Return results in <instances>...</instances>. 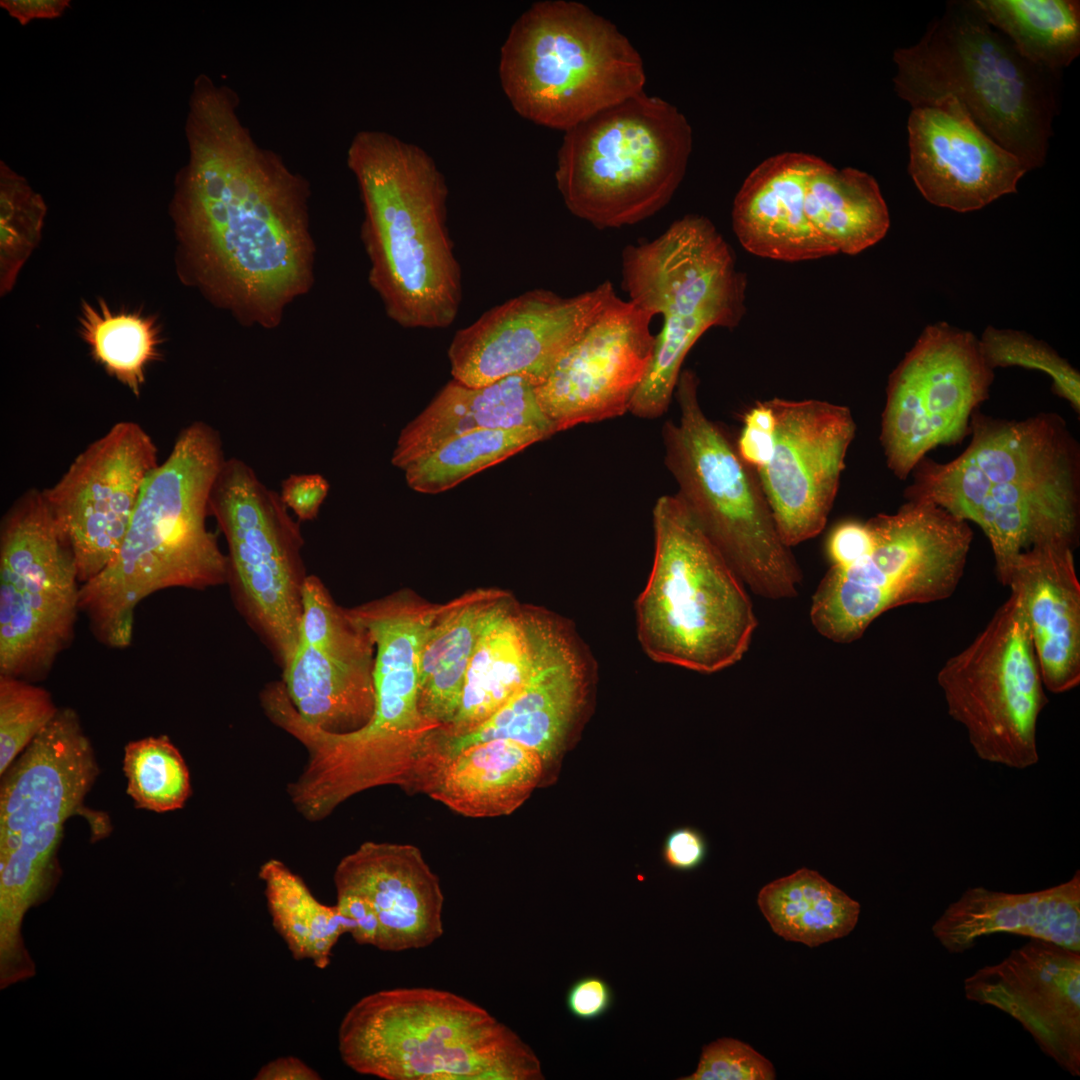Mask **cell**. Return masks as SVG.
<instances>
[{
  "mask_svg": "<svg viewBox=\"0 0 1080 1080\" xmlns=\"http://www.w3.org/2000/svg\"><path fill=\"white\" fill-rule=\"evenodd\" d=\"M967 448L913 469L906 500L933 503L978 525L1002 583L1014 560L1042 544L1071 547L1080 522V448L1065 420L1040 413L1022 420L975 411Z\"/></svg>",
  "mask_w": 1080,
  "mask_h": 1080,
  "instance_id": "obj_2",
  "label": "cell"
},
{
  "mask_svg": "<svg viewBox=\"0 0 1080 1080\" xmlns=\"http://www.w3.org/2000/svg\"><path fill=\"white\" fill-rule=\"evenodd\" d=\"M342 1061L385 1080H542L535 1052L486 1009L451 991L380 990L338 1031Z\"/></svg>",
  "mask_w": 1080,
  "mask_h": 1080,
  "instance_id": "obj_7",
  "label": "cell"
},
{
  "mask_svg": "<svg viewBox=\"0 0 1080 1080\" xmlns=\"http://www.w3.org/2000/svg\"><path fill=\"white\" fill-rule=\"evenodd\" d=\"M680 416L665 423V463L677 495L752 592L769 600L797 596L801 569L777 531L755 472L701 408L689 370L676 385Z\"/></svg>",
  "mask_w": 1080,
  "mask_h": 1080,
  "instance_id": "obj_13",
  "label": "cell"
},
{
  "mask_svg": "<svg viewBox=\"0 0 1080 1080\" xmlns=\"http://www.w3.org/2000/svg\"><path fill=\"white\" fill-rule=\"evenodd\" d=\"M985 20L1034 65L1061 74L1080 54L1078 0H973Z\"/></svg>",
  "mask_w": 1080,
  "mask_h": 1080,
  "instance_id": "obj_38",
  "label": "cell"
},
{
  "mask_svg": "<svg viewBox=\"0 0 1080 1080\" xmlns=\"http://www.w3.org/2000/svg\"><path fill=\"white\" fill-rule=\"evenodd\" d=\"M908 172L931 204L965 213L1017 191L1029 172L955 102L912 108Z\"/></svg>",
  "mask_w": 1080,
  "mask_h": 1080,
  "instance_id": "obj_26",
  "label": "cell"
},
{
  "mask_svg": "<svg viewBox=\"0 0 1080 1080\" xmlns=\"http://www.w3.org/2000/svg\"><path fill=\"white\" fill-rule=\"evenodd\" d=\"M524 614L531 657L523 685L477 727L455 736L435 735L433 767L492 739L516 741L550 762L584 718L596 674L591 652L567 620L531 606H524Z\"/></svg>",
  "mask_w": 1080,
  "mask_h": 1080,
  "instance_id": "obj_19",
  "label": "cell"
},
{
  "mask_svg": "<svg viewBox=\"0 0 1080 1080\" xmlns=\"http://www.w3.org/2000/svg\"><path fill=\"white\" fill-rule=\"evenodd\" d=\"M867 521L845 520L837 524L826 541V554L833 567H846L863 556L872 545Z\"/></svg>",
  "mask_w": 1080,
  "mask_h": 1080,
  "instance_id": "obj_48",
  "label": "cell"
},
{
  "mask_svg": "<svg viewBox=\"0 0 1080 1080\" xmlns=\"http://www.w3.org/2000/svg\"><path fill=\"white\" fill-rule=\"evenodd\" d=\"M817 156L785 152L767 158L745 179L732 209L733 230L748 252L797 262L836 254L805 214L806 184Z\"/></svg>",
  "mask_w": 1080,
  "mask_h": 1080,
  "instance_id": "obj_29",
  "label": "cell"
},
{
  "mask_svg": "<svg viewBox=\"0 0 1080 1080\" xmlns=\"http://www.w3.org/2000/svg\"><path fill=\"white\" fill-rule=\"evenodd\" d=\"M654 314L615 295L536 386L555 433L629 411L650 366Z\"/></svg>",
  "mask_w": 1080,
  "mask_h": 1080,
  "instance_id": "obj_24",
  "label": "cell"
},
{
  "mask_svg": "<svg viewBox=\"0 0 1080 1080\" xmlns=\"http://www.w3.org/2000/svg\"><path fill=\"white\" fill-rule=\"evenodd\" d=\"M622 286L630 301L663 317L650 366L629 407L637 417L658 418L697 340L712 327L733 328L741 321L746 278L713 223L688 214L657 238L624 249Z\"/></svg>",
  "mask_w": 1080,
  "mask_h": 1080,
  "instance_id": "obj_11",
  "label": "cell"
},
{
  "mask_svg": "<svg viewBox=\"0 0 1080 1080\" xmlns=\"http://www.w3.org/2000/svg\"><path fill=\"white\" fill-rule=\"evenodd\" d=\"M329 488L320 474H291L282 481L280 497L299 521H308L317 517Z\"/></svg>",
  "mask_w": 1080,
  "mask_h": 1080,
  "instance_id": "obj_47",
  "label": "cell"
},
{
  "mask_svg": "<svg viewBox=\"0 0 1080 1080\" xmlns=\"http://www.w3.org/2000/svg\"><path fill=\"white\" fill-rule=\"evenodd\" d=\"M159 465L152 437L138 423H115L43 489L57 529L72 551L81 584L117 553L143 486Z\"/></svg>",
  "mask_w": 1080,
  "mask_h": 1080,
  "instance_id": "obj_20",
  "label": "cell"
},
{
  "mask_svg": "<svg viewBox=\"0 0 1080 1080\" xmlns=\"http://www.w3.org/2000/svg\"><path fill=\"white\" fill-rule=\"evenodd\" d=\"M706 853L703 837L691 828H679L670 833L663 849L666 864L679 871L697 868L704 861Z\"/></svg>",
  "mask_w": 1080,
  "mask_h": 1080,
  "instance_id": "obj_50",
  "label": "cell"
},
{
  "mask_svg": "<svg viewBox=\"0 0 1080 1080\" xmlns=\"http://www.w3.org/2000/svg\"><path fill=\"white\" fill-rule=\"evenodd\" d=\"M375 651L368 631L308 575L297 648L282 674L299 715L331 733L364 726L375 706Z\"/></svg>",
  "mask_w": 1080,
  "mask_h": 1080,
  "instance_id": "obj_23",
  "label": "cell"
},
{
  "mask_svg": "<svg viewBox=\"0 0 1080 1080\" xmlns=\"http://www.w3.org/2000/svg\"><path fill=\"white\" fill-rule=\"evenodd\" d=\"M993 379L974 334L927 326L889 377L880 442L890 471L905 480L932 449L967 437Z\"/></svg>",
  "mask_w": 1080,
  "mask_h": 1080,
  "instance_id": "obj_18",
  "label": "cell"
},
{
  "mask_svg": "<svg viewBox=\"0 0 1080 1080\" xmlns=\"http://www.w3.org/2000/svg\"><path fill=\"white\" fill-rule=\"evenodd\" d=\"M1009 588L981 633L941 667L937 682L975 754L1023 770L1039 761L1037 722L1048 700L1022 592Z\"/></svg>",
  "mask_w": 1080,
  "mask_h": 1080,
  "instance_id": "obj_16",
  "label": "cell"
},
{
  "mask_svg": "<svg viewBox=\"0 0 1080 1080\" xmlns=\"http://www.w3.org/2000/svg\"><path fill=\"white\" fill-rule=\"evenodd\" d=\"M80 583L42 490L30 488L1 521V675L33 682L50 672L74 638Z\"/></svg>",
  "mask_w": 1080,
  "mask_h": 1080,
  "instance_id": "obj_17",
  "label": "cell"
},
{
  "mask_svg": "<svg viewBox=\"0 0 1080 1080\" xmlns=\"http://www.w3.org/2000/svg\"><path fill=\"white\" fill-rule=\"evenodd\" d=\"M1029 939L1001 962L967 977L965 996L1009 1014L1045 1054L1079 1076L1080 951Z\"/></svg>",
  "mask_w": 1080,
  "mask_h": 1080,
  "instance_id": "obj_25",
  "label": "cell"
},
{
  "mask_svg": "<svg viewBox=\"0 0 1080 1080\" xmlns=\"http://www.w3.org/2000/svg\"><path fill=\"white\" fill-rule=\"evenodd\" d=\"M530 639L524 614L504 592L491 606L477 640L459 709L437 736L463 734L491 717L523 685L530 667Z\"/></svg>",
  "mask_w": 1080,
  "mask_h": 1080,
  "instance_id": "obj_33",
  "label": "cell"
},
{
  "mask_svg": "<svg viewBox=\"0 0 1080 1080\" xmlns=\"http://www.w3.org/2000/svg\"><path fill=\"white\" fill-rule=\"evenodd\" d=\"M504 591L477 589L439 606L419 662V709L442 729L455 717L466 673L491 606Z\"/></svg>",
  "mask_w": 1080,
  "mask_h": 1080,
  "instance_id": "obj_34",
  "label": "cell"
},
{
  "mask_svg": "<svg viewBox=\"0 0 1080 1080\" xmlns=\"http://www.w3.org/2000/svg\"><path fill=\"white\" fill-rule=\"evenodd\" d=\"M772 1063L750 1045L723 1037L703 1047L694 1073L682 1080H773Z\"/></svg>",
  "mask_w": 1080,
  "mask_h": 1080,
  "instance_id": "obj_45",
  "label": "cell"
},
{
  "mask_svg": "<svg viewBox=\"0 0 1080 1080\" xmlns=\"http://www.w3.org/2000/svg\"><path fill=\"white\" fill-rule=\"evenodd\" d=\"M615 295L606 281L573 297L535 289L489 309L454 335L453 379L481 387L522 375L539 385Z\"/></svg>",
  "mask_w": 1080,
  "mask_h": 1080,
  "instance_id": "obj_22",
  "label": "cell"
},
{
  "mask_svg": "<svg viewBox=\"0 0 1080 1080\" xmlns=\"http://www.w3.org/2000/svg\"><path fill=\"white\" fill-rule=\"evenodd\" d=\"M363 205L369 282L386 314L410 329L456 319L461 268L447 227L448 187L434 159L390 133H356L347 150Z\"/></svg>",
  "mask_w": 1080,
  "mask_h": 1080,
  "instance_id": "obj_5",
  "label": "cell"
},
{
  "mask_svg": "<svg viewBox=\"0 0 1080 1080\" xmlns=\"http://www.w3.org/2000/svg\"><path fill=\"white\" fill-rule=\"evenodd\" d=\"M768 402L774 414L772 449L755 474L780 538L791 548L824 529L856 424L848 407L828 401Z\"/></svg>",
  "mask_w": 1080,
  "mask_h": 1080,
  "instance_id": "obj_21",
  "label": "cell"
},
{
  "mask_svg": "<svg viewBox=\"0 0 1080 1080\" xmlns=\"http://www.w3.org/2000/svg\"><path fill=\"white\" fill-rule=\"evenodd\" d=\"M691 150L686 117L642 91L565 131L557 188L568 210L598 229L632 225L671 200Z\"/></svg>",
  "mask_w": 1080,
  "mask_h": 1080,
  "instance_id": "obj_12",
  "label": "cell"
},
{
  "mask_svg": "<svg viewBox=\"0 0 1080 1080\" xmlns=\"http://www.w3.org/2000/svg\"><path fill=\"white\" fill-rule=\"evenodd\" d=\"M757 904L775 934L810 948L847 936L860 915L857 901L808 868L765 885Z\"/></svg>",
  "mask_w": 1080,
  "mask_h": 1080,
  "instance_id": "obj_36",
  "label": "cell"
},
{
  "mask_svg": "<svg viewBox=\"0 0 1080 1080\" xmlns=\"http://www.w3.org/2000/svg\"><path fill=\"white\" fill-rule=\"evenodd\" d=\"M805 214L835 253L858 254L886 235L890 216L877 181L817 158L806 184Z\"/></svg>",
  "mask_w": 1080,
  "mask_h": 1080,
  "instance_id": "obj_35",
  "label": "cell"
},
{
  "mask_svg": "<svg viewBox=\"0 0 1080 1080\" xmlns=\"http://www.w3.org/2000/svg\"><path fill=\"white\" fill-rule=\"evenodd\" d=\"M98 768L77 713L59 708L4 773L0 792V978L26 980L35 964L21 927L56 877L68 818L80 808Z\"/></svg>",
  "mask_w": 1080,
  "mask_h": 1080,
  "instance_id": "obj_8",
  "label": "cell"
},
{
  "mask_svg": "<svg viewBox=\"0 0 1080 1080\" xmlns=\"http://www.w3.org/2000/svg\"><path fill=\"white\" fill-rule=\"evenodd\" d=\"M868 522L871 548L846 567L831 566L812 596L811 623L835 643L859 639L888 610L950 597L973 540L967 521L925 501L907 500Z\"/></svg>",
  "mask_w": 1080,
  "mask_h": 1080,
  "instance_id": "obj_14",
  "label": "cell"
},
{
  "mask_svg": "<svg viewBox=\"0 0 1080 1080\" xmlns=\"http://www.w3.org/2000/svg\"><path fill=\"white\" fill-rule=\"evenodd\" d=\"M893 61L895 91L912 108L953 101L1029 171L1045 164L1061 74L1021 56L973 0L949 1Z\"/></svg>",
  "mask_w": 1080,
  "mask_h": 1080,
  "instance_id": "obj_6",
  "label": "cell"
},
{
  "mask_svg": "<svg viewBox=\"0 0 1080 1080\" xmlns=\"http://www.w3.org/2000/svg\"><path fill=\"white\" fill-rule=\"evenodd\" d=\"M543 770L535 750L513 740L492 739L437 764L419 786L461 815L496 817L516 810L536 788Z\"/></svg>",
  "mask_w": 1080,
  "mask_h": 1080,
  "instance_id": "obj_32",
  "label": "cell"
},
{
  "mask_svg": "<svg viewBox=\"0 0 1080 1080\" xmlns=\"http://www.w3.org/2000/svg\"><path fill=\"white\" fill-rule=\"evenodd\" d=\"M0 6L20 24L34 19H53L63 15L70 6L69 0H1Z\"/></svg>",
  "mask_w": 1080,
  "mask_h": 1080,
  "instance_id": "obj_51",
  "label": "cell"
},
{
  "mask_svg": "<svg viewBox=\"0 0 1080 1080\" xmlns=\"http://www.w3.org/2000/svg\"><path fill=\"white\" fill-rule=\"evenodd\" d=\"M259 877L272 924L292 957L326 968L338 939L344 933L352 934L357 922L336 905L319 902L303 879L280 860L263 863Z\"/></svg>",
  "mask_w": 1080,
  "mask_h": 1080,
  "instance_id": "obj_37",
  "label": "cell"
},
{
  "mask_svg": "<svg viewBox=\"0 0 1080 1080\" xmlns=\"http://www.w3.org/2000/svg\"><path fill=\"white\" fill-rule=\"evenodd\" d=\"M1004 586L1023 595L1044 688L1061 694L1080 683V583L1073 547L1049 543L1022 552Z\"/></svg>",
  "mask_w": 1080,
  "mask_h": 1080,
  "instance_id": "obj_28",
  "label": "cell"
},
{
  "mask_svg": "<svg viewBox=\"0 0 1080 1080\" xmlns=\"http://www.w3.org/2000/svg\"><path fill=\"white\" fill-rule=\"evenodd\" d=\"M989 368L1018 366L1039 370L1052 380V391L1080 413V374L1045 342L1024 332L988 326L979 340Z\"/></svg>",
  "mask_w": 1080,
  "mask_h": 1080,
  "instance_id": "obj_43",
  "label": "cell"
},
{
  "mask_svg": "<svg viewBox=\"0 0 1080 1080\" xmlns=\"http://www.w3.org/2000/svg\"><path fill=\"white\" fill-rule=\"evenodd\" d=\"M653 527V565L635 603L642 649L700 673L736 664L758 625L744 582L677 494L658 498Z\"/></svg>",
  "mask_w": 1080,
  "mask_h": 1080,
  "instance_id": "obj_9",
  "label": "cell"
},
{
  "mask_svg": "<svg viewBox=\"0 0 1080 1080\" xmlns=\"http://www.w3.org/2000/svg\"><path fill=\"white\" fill-rule=\"evenodd\" d=\"M78 321L93 360L139 397L149 367L162 356L164 339L158 318L142 310L116 309L99 299L82 302Z\"/></svg>",
  "mask_w": 1080,
  "mask_h": 1080,
  "instance_id": "obj_39",
  "label": "cell"
},
{
  "mask_svg": "<svg viewBox=\"0 0 1080 1080\" xmlns=\"http://www.w3.org/2000/svg\"><path fill=\"white\" fill-rule=\"evenodd\" d=\"M46 205L25 178L0 162V292L13 287L23 264L37 246Z\"/></svg>",
  "mask_w": 1080,
  "mask_h": 1080,
  "instance_id": "obj_42",
  "label": "cell"
},
{
  "mask_svg": "<svg viewBox=\"0 0 1080 1080\" xmlns=\"http://www.w3.org/2000/svg\"><path fill=\"white\" fill-rule=\"evenodd\" d=\"M238 108L231 87L195 78L170 212L195 283L242 322L272 328L312 284L310 191Z\"/></svg>",
  "mask_w": 1080,
  "mask_h": 1080,
  "instance_id": "obj_1",
  "label": "cell"
},
{
  "mask_svg": "<svg viewBox=\"0 0 1080 1080\" xmlns=\"http://www.w3.org/2000/svg\"><path fill=\"white\" fill-rule=\"evenodd\" d=\"M256 1080H318L321 1076L299 1058L279 1057L263 1065L254 1077Z\"/></svg>",
  "mask_w": 1080,
  "mask_h": 1080,
  "instance_id": "obj_52",
  "label": "cell"
},
{
  "mask_svg": "<svg viewBox=\"0 0 1080 1080\" xmlns=\"http://www.w3.org/2000/svg\"><path fill=\"white\" fill-rule=\"evenodd\" d=\"M774 414L768 400L757 402L745 414L736 450L754 472L768 460L772 449Z\"/></svg>",
  "mask_w": 1080,
  "mask_h": 1080,
  "instance_id": "obj_46",
  "label": "cell"
},
{
  "mask_svg": "<svg viewBox=\"0 0 1080 1080\" xmlns=\"http://www.w3.org/2000/svg\"><path fill=\"white\" fill-rule=\"evenodd\" d=\"M614 995L610 985L597 976H585L575 981L566 995L568 1011L577 1019L591 1021L605 1015L612 1007Z\"/></svg>",
  "mask_w": 1080,
  "mask_h": 1080,
  "instance_id": "obj_49",
  "label": "cell"
},
{
  "mask_svg": "<svg viewBox=\"0 0 1080 1080\" xmlns=\"http://www.w3.org/2000/svg\"><path fill=\"white\" fill-rule=\"evenodd\" d=\"M949 953L959 954L995 933L1042 939L1080 951V872L1046 889L1008 893L969 888L932 925Z\"/></svg>",
  "mask_w": 1080,
  "mask_h": 1080,
  "instance_id": "obj_30",
  "label": "cell"
},
{
  "mask_svg": "<svg viewBox=\"0 0 1080 1080\" xmlns=\"http://www.w3.org/2000/svg\"><path fill=\"white\" fill-rule=\"evenodd\" d=\"M537 383L514 375L481 387L447 383L400 432L391 463L404 470L444 442L478 430L531 427L550 436L552 423L536 396Z\"/></svg>",
  "mask_w": 1080,
  "mask_h": 1080,
  "instance_id": "obj_31",
  "label": "cell"
},
{
  "mask_svg": "<svg viewBox=\"0 0 1080 1080\" xmlns=\"http://www.w3.org/2000/svg\"><path fill=\"white\" fill-rule=\"evenodd\" d=\"M499 78L521 117L567 131L641 93L639 52L609 19L574 0L531 4L502 44Z\"/></svg>",
  "mask_w": 1080,
  "mask_h": 1080,
  "instance_id": "obj_10",
  "label": "cell"
},
{
  "mask_svg": "<svg viewBox=\"0 0 1080 1080\" xmlns=\"http://www.w3.org/2000/svg\"><path fill=\"white\" fill-rule=\"evenodd\" d=\"M209 509L227 543V583L237 608L283 671L297 648L308 576L299 522L280 494L236 457L223 462Z\"/></svg>",
  "mask_w": 1080,
  "mask_h": 1080,
  "instance_id": "obj_15",
  "label": "cell"
},
{
  "mask_svg": "<svg viewBox=\"0 0 1080 1080\" xmlns=\"http://www.w3.org/2000/svg\"><path fill=\"white\" fill-rule=\"evenodd\" d=\"M219 432L195 421L147 478L115 556L81 585L80 611L102 644L131 645L136 606L163 589L227 583L228 559L207 529L209 499L225 461Z\"/></svg>",
  "mask_w": 1080,
  "mask_h": 1080,
  "instance_id": "obj_3",
  "label": "cell"
},
{
  "mask_svg": "<svg viewBox=\"0 0 1080 1080\" xmlns=\"http://www.w3.org/2000/svg\"><path fill=\"white\" fill-rule=\"evenodd\" d=\"M123 771L127 793L138 808L174 811L182 808L191 794L185 760L165 735L130 741L124 748Z\"/></svg>",
  "mask_w": 1080,
  "mask_h": 1080,
  "instance_id": "obj_41",
  "label": "cell"
},
{
  "mask_svg": "<svg viewBox=\"0 0 1080 1080\" xmlns=\"http://www.w3.org/2000/svg\"><path fill=\"white\" fill-rule=\"evenodd\" d=\"M333 881L336 893L358 895L375 912L380 950L425 948L443 935L440 881L413 845L364 842L340 860Z\"/></svg>",
  "mask_w": 1080,
  "mask_h": 1080,
  "instance_id": "obj_27",
  "label": "cell"
},
{
  "mask_svg": "<svg viewBox=\"0 0 1080 1080\" xmlns=\"http://www.w3.org/2000/svg\"><path fill=\"white\" fill-rule=\"evenodd\" d=\"M548 437L546 432L531 427L469 432L444 442L407 466L403 470L405 479L416 492L441 493Z\"/></svg>",
  "mask_w": 1080,
  "mask_h": 1080,
  "instance_id": "obj_40",
  "label": "cell"
},
{
  "mask_svg": "<svg viewBox=\"0 0 1080 1080\" xmlns=\"http://www.w3.org/2000/svg\"><path fill=\"white\" fill-rule=\"evenodd\" d=\"M58 710L46 689L22 678L0 674L1 776Z\"/></svg>",
  "mask_w": 1080,
  "mask_h": 1080,
  "instance_id": "obj_44",
  "label": "cell"
},
{
  "mask_svg": "<svg viewBox=\"0 0 1080 1080\" xmlns=\"http://www.w3.org/2000/svg\"><path fill=\"white\" fill-rule=\"evenodd\" d=\"M440 605L396 592L348 614L375 644V706L361 728L331 733L290 712L283 729L308 759L293 790L311 812L326 817L346 799L384 785L411 786L439 728L419 709V662Z\"/></svg>",
  "mask_w": 1080,
  "mask_h": 1080,
  "instance_id": "obj_4",
  "label": "cell"
}]
</instances>
